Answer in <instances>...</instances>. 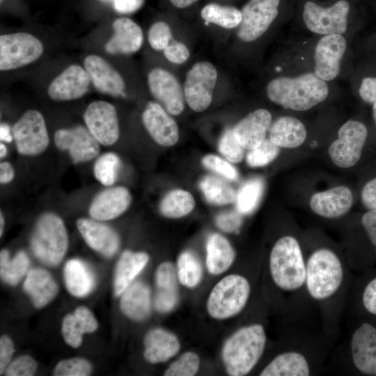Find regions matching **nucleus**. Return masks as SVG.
<instances>
[{
	"mask_svg": "<svg viewBox=\"0 0 376 376\" xmlns=\"http://www.w3.org/2000/svg\"><path fill=\"white\" fill-rule=\"evenodd\" d=\"M24 289L37 308L52 301L58 292V286L50 274L42 269H33L27 274Z\"/></svg>",
	"mask_w": 376,
	"mask_h": 376,
	"instance_id": "7c9ffc66",
	"label": "nucleus"
},
{
	"mask_svg": "<svg viewBox=\"0 0 376 376\" xmlns=\"http://www.w3.org/2000/svg\"><path fill=\"white\" fill-rule=\"evenodd\" d=\"M346 40L340 34L327 35L315 49L314 73L323 81L335 79L340 72V60L346 50Z\"/></svg>",
	"mask_w": 376,
	"mask_h": 376,
	"instance_id": "f3484780",
	"label": "nucleus"
},
{
	"mask_svg": "<svg viewBox=\"0 0 376 376\" xmlns=\"http://www.w3.org/2000/svg\"><path fill=\"white\" fill-rule=\"evenodd\" d=\"M205 167L210 169L230 180H236L238 173L229 162L214 155H207L202 159Z\"/></svg>",
	"mask_w": 376,
	"mask_h": 376,
	"instance_id": "8fccbe9b",
	"label": "nucleus"
},
{
	"mask_svg": "<svg viewBox=\"0 0 376 376\" xmlns=\"http://www.w3.org/2000/svg\"><path fill=\"white\" fill-rule=\"evenodd\" d=\"M264 190V182L256 178L246 182L236 195L237 210L242 214L253 212L258 205Z\"/></svg>",
	"mask_w": 376,
	"mask_h": 376,
	"instance_id": "58836bf2",
	"label": "nucleus"
},
{
	"mask_svg": "<svg viewBox=\"0 0 376 376\" xmlns=\"http://www.w3.org/2000/svg\"><path fill=\"white\" fill-rule=\"evenodd\" d=\"M97 328V322L92 312L85 306H79L74 314H68L63 318L62 334L67 344L78 347L82 343V335L92 333Z\"/></svg>",
	"mask_w": 376,
	"mask_h": 376,
	"instance_id": "c85d7f7f",
	"label": "nucleus"
},
{
	"mask_svg": "<svg viewBox=\"0 0 376 376\" xmlns=\"http://www.w3.org/2000/svg\"><path fill=\"white\" fill-rule=\"evenodd\" d=\"M271 123L270 112L265 109H258L239 121L232 130L241 146L250 150L258 146L265 139Z\"/></svg>",
	"mask_w": 376,
	"mask_h": 376,
	"instance_id": "5701e85b",
	"label": "nucleus"
},
{
	"mask_svg": "<svg viewBox=\"0 0 376 376\" xmlns=\"http://www.w3.org/2000/svg\"><path fill=\"white\" fill-rule=\"evenodd\" d=\"M361 224L376 249V210L366 212L361 218Z\"/></svg>",
	"mask_w": 376,
	"mask_h": 376,
	"instance_id": "bf43d9fd",
	"label": "nucleus"
},
{
	"mask_svg": "<svg viewBox=\"0 0 376 376\" xmlns=\"http://www.w3.org/2000/svg\"><path fill=\"white\" fill-rule=\"evenodd\" d=\"M280 147L269 139H265L258 146L250 150L246 162L251 167L264 166L272 162L279 155Z\"/></svg>",
	"mask_w": 376,
	"mask_h": 376,
	"instance_id": "37998d69",
	"label": "nucleus"
},
{
	"mask_svg": "<svg viewBox=\"0 0 376 376\" xmlns=\"http://www.w3.org/2000/svg\"><path fill=\"white\" fill-rule=\"evenodd\" d=\"M251 292L248 280L239 274H230L212 289L207 301L209 315L217 320L232 318L245 307Z\"/></svg>",
	"mask_w": 376,
	"mask_h": 376,
	"instance_id": "423d86ee",
	"label": "nucleus"
},
{
	"mask_svg": "<svg viewBox=\"0 0 376 376\" xmlns=\"http://www.w3.org/2000/svg\"><path fill=\"white\" fill-rule=\"evenodd\" d=\"M172 5L178 8H185L190 6L198 0H169Z\"/></svg>",
	"mask_w": 376,
	"mask_h": 376,
	"instance_id": "e2e57ef3",
	"label": "nucleus"
},
{
	"mask_svg": "<svg viewBox=\"0 0 376 376\" xmlns=\"http://www.w3.org/2000/svg\"><path fill=\"white\" fill-rule=\"evenodd\" d=\"M350 4L340 0L328 8L306 1L304 6L303 19L312 32L322 35L343 34L347 27V17Z\"/></svg>",
	"mask_w": 376,
	"mask_h": 376,
	"instance_id": "9b49d317",
	"label": "nucleus"
},
{
	"mask_svg": "<svg viewBox=\"0 0 376 376\" xmlns=\"http://www.w3.org/2000/svg\"><path fill=\"white\" fill-rule=\"evenodd\" d=\"M350 347L355 367L362 373L376 375V328L362 324L353 333Z\"/></svg>",
	"mask_w": 376,
	"mask_h": 376,
	"instance_id": "412c9836",
	"label": "nucleus"
},
{
	"mask_svg": "<svg viewBox=\"0 0 376 376\" xmlns=\"http://www.w3.org/2000/svg\"><path fill=\"white\" fill-rule=\"evenodd\" d=\"M310 367L306 357L297 352H286L274 357L260 373V376H308Z\"/></svg>",
	"mask_w": 376,
	"mask_h": 376,
	"instance_id": "72a5a7b5",
	"label": "nucleus"
},
{
	"mask_svg": "<svg viewBox=\"0 0 376 376\" xmlns=\"http://www.w3.org/2000/svg\"><path fill=\"white\" fill-rule=\"evenodd\" d=\"M83 65L98 92L114 97L124 94L126 86L123 77L105 58L89 54L85 57Z\"/></svg>",
	"mask_w": 376,
	"mask_h": 376,
	"instance_id": "a211bd4d",
	"label": "nucleus"
},
{
	"mask_svg": "<svg viewBox=\"0 0 376 376\" xmlns=\"http://www.w3.org/2000/svg\"><path fill=\"white\" fill-rule=\"evenodd\" d=\"M14 177V171L8 162H2L0 164V182L2 184L10 182Z\"/></svg>",
	"mask_w": 376,
	"mask_h": 376,
	"instance_id": "052dcab7",
	"label": "nucleus"
},
{
	"mask_svg": "<svg viewBox=\"0 0 376 376\" xmlns=\"http://www.w3.org/2000/svg\"><path fill=\"white\" fill-rule=\"evenodd\" d=\"M362 299L366 309L369 313L376 315V278L366 285Z\"/></svg>",
	"mask_w": 376,
	"mask_h": 376,
	"instance_id": "13d9d810",
	"label": "nucleus"
},
{
	"mask_svg": "<svg viewBox=\"0 0 376 376\" xmlns=\"http://www.w3.org/2000/svg\"><path fill=\"white\" fill-rule=\"evenodd\" d=\"M68 246V233L61 218L52 213L42 214L31 240L35 256L46 265H56L65 256Z\"/></svg>",
	"mask_w": 376,
	"mask_h": 376,
	"instance_id": "39448f33",
	"label": "nucleus"
},
{
	"mask_svg": "<svg viewBox=\"0 0 376 376\" xmlns=\"http://www.w3.org/2000/svg\"><path fill=\"white\" fill-rule=\"evenodd\" d=\"M132 197L127 188L116 187L100 193L92 202L89 213L95 219L106 221L122 214L130 206Z\"/></svg>",
	"mask_w": 376,
	"mask_h": 376,
	"instance_id": "b1692460",
	"label": "nucleus"
},
{
	"mask_svg": "<svg viewBox=\"0 0 376 376\" xmlns=\"http://www.w3.org/2000/svg\"><path fill=\"white\" fill-rule=\"evenodd\" d=\"M97 6L120 15L132 14L143 6L145 0H91Z\"/></svg>",
	"mask_w": 376,
	"mask_h": 376,
	"instance_id": "09e8293b",
	"label": "nucleus"
},
{
	"mask_svg": "<svg viewBox=\"0 0 376 376\" xmlns=\"http://www.w3.org/2000/svg\"><path fill=\"white\" fill-rule=\"evenodd\" d=\"M219 152L229 162H240L244 157V148L236 139L233 130L227 129L219 141Z\"/></svg>",
	"mask_w": 376,
	"mask_h": 376,
	"instance_id": "a18cd8bd",
	"label": "nucleus"
},
{
	"mask_svg": "<svg viewBox=\"0 0 376 376\" xmlns=\"http://www.w3.org/2000/svg\"><path fill=\"white\" fill-rule=\"evenodd\" d=\"M141 118L146 130L159 145L169 147L178 141V125L160 104L148 102Z\"/></svg>",
	"mask_w": 376,
	"mask_h": 376,
	"instance_id": "6ab92c4d",
	"label": "nucleus"
},
{
	"mask_svg": "<svg viewBox=\"0 0 376 376\" xmlns=\"http://www.w3.org/2000/svg\"><path fill=\"white\" fill-rule=\"evenodd\" d=\"M145 359L151 363L167 361L180 349L178 338L172 333L159 328L150 331L144 338Z\"/></svg>",
	"mask_w": 376,
	"mask_h": 376,
	"instance_id": "bb28decb",
	"label": "nucleus"
},
{
	"mask_svg": "<svg viewBox=\"0 0 376 376\" xmlns=\"http://www.w3.org/2000/svg\"><path fill=\"white\" fill-rule=\"evenodd\" d=\"M268 98L274 103L295 111H306L323 102L329 88L315 73L296 77H281L271 80L266 88Z\"/></svg>",
	"mask_w": 376,
	"mask_h": 376,
	"instance_id": "f257e3e1",
	"label": "nucleus"
},
{
	"mask_svg": "<svg viewBox=\"0 0 376 376\" xmlns=\"http://www.w3.org/2000/svg\"><path fill=\"white\" fill-rule=\"evenodd\" d=\"M306 135L304 124L292 116L280 117L269 129V139L280 148L299 147L306 140Z\"/></svg>",
	"mask_w": 376,
	"mask_h": 376,
	"instance_id": "cd10ccee",
	"label": "nucleus"
},
{
	"mask_svg": "<svg viewBox=\"0 0 376 376\" xmlns=\"http://www.w3.org/2000/svg\"><path fill=\"white\" fill-rule=\"evenodd\" d=\"M269 272L275 285L285 291H295L306 282V263L296 238L279 239L269 255Z\"/></svg>",
	"mask_w": 376,
	"mask_h": 376,
	"instance_id": "7ed1b4c3",
	"label": "nucleus"
},
{
	"mask_svg": "<svg viewBox=\"0 0 376 376\" xmlns=\"http://www.w3.org/2000/svg\"><path fill=\"white\" fill-rule=\"evenodd\" d=\"M149 260L144 252L125 251L119 259L114 276L113 291L116 296L121 295L143 269Z\"/></svg>",
	"mask_w": 376,
	"mask_h": 376,
	"instance_id": "c756f323",
	"label": "nucleus"
},
{
	"mask_svg": "<svg viewBox=\"0 0 376 376\" xmlns=\"http://www.w3.org/2000/svg\"><path fill=\"white\" fill-rule=\"evenodd\" d=\"M172 40V31L166 22L157 21L153 23L149 28L148 40L153 49L163 51L170 44Z\"/></svg>",
	"mask_w": 376,
	"mask_h": 376,
	"instance_id": "de8ad7c7",
	"label": "nucleus"
},
{
	"mask_svg": "<svg viewBox=\"0 0 376 376\" xmlns=\"http://www.w3.org/2000/svg\"><path fill=\"white\" fill-rule=\"evenodd\" d=\"M206 266L214 275L226 272L233 263L235 253L228 240L219 233L211 234L206 244Z\"/></svg>",
	"mask_w": 376,
	"mask_h": 376,
	"instance_id": "473e14b6",
	"label": "nucleus"
},
{
	"mask_svg": "<svg viewBox=\"0 0 376 376\" xmlns=\"http://www.w3.org/2000/svg\"><path fill=\"white\" fill-rule=\"evenodd\" d=\"M177 272L172 263L164 262L157 269L155 274L156 292L155 308L161 313L172 311L178 301Z\"/></svg>",
	"mask_w": 376,
	"mask_h": 376,
	"instance_id": "a878e982",
	"label": "nucleus"
},
{
	"mask_svg": "<svg viewBox=\"0 0 376 376\" xmlns=\"http://www.w3.org/2000/svg\"><path fill=\"white\" fill-rule=\"evenodd\" d=\"M163 52L165 58L169 62L178 65L185 63L190 55L188 47L184 43L173 39L163 50Z\"/></svg>",
	"mask_w": 376,
	"mask_h": 376,
	"instance_id": "603ef678",
	"label": "nucleus"
},
{
	"mask_svg": "<svg viewBox=\"0 0 376 376\" xmlns=\"http://www.w3.org/2000/svg\"><path fill=\"white\" fill-rule=\"evenodd\" d=\"M266 334L260 324L243 327L225 342L222 360L227 373L243 376L251 371L261 358L266 345Z\"/></svg>",
	"mask_w": 376,
	"mask_h": 376,
	"instance_id": "f03ea898",
	"label": "nucleus"
},
{
	"mask_svg": "<svg viewBox=\"0 0 376 376\" xmlns=\"http://www.w3.org/2000/svg\"><path fill=\"white\" fill-rule=\"evenodd\" d=\"M77 226L88 245L105 256H113L119 246V238L110 227L89 219H79Z\"/></svg>",
	"mask_w": 376,
	"mask_h": 376,
	"instance_id": "393cba45",
	"label": "nucleus"
},
{
	"mask_svg": "<svg viewBox=\"0 0 376 376\" xmlns=\"http://www.w3.org/2000/svg\"><path fill=\"white\" fill-rule=\"evenodd\" d=\"M120 161L117 155L107 152L101 155L94 165L96 179L105 186L113 185L116 180Z\"/></svg>",
	"mask_w": 376,
	"mask_h": 376,
	"instance_id": "79ce46f5",
	"label": "nucleus"
},
{
	"mask_svg": "<svg viewBox=\"0 0 376 376\" xmlns=\"http://www.w3.org/2000/svg\"><path fill=\"white\" fill-rule=\"evenodd\" d=\"M218 73L215 66L208 61H199L187 73L184 84V96L189 108L202 112L210 105Z\"/></svg>",
	"mask_w": 376,
	"mask_h": 376,
	"instance_id": "6e6552de",
	"label": "nucleus"
},
{
	"mask_svg": "<svg viewBox=\"0 0 376 376\" xmlns=\"http://www.w3.org/2000/svg\"><path fill=\"white\" fill-rule=\"evenodd\" d=\"M200 366L199 357L194 352H187L173 361L164 372L166 376H193Z\"/></svg>",
	"mask_w": 376,
	"mask_h": 376,
	"instance_id": "c03bdc74",
	"label": "nucleus"
},
{
	"mask_svg": "<svg viewBox=\"0 0 376 376\" xmlns=\"http://www.w3.org/2000/svg\"><path fill=\"white\" fill-rule=\"evenodd\" d=\"M120 309L130 318L141 321L149 314L150 309V292L142 282L132 283L122 294Z\"/></svg>",
	"mask_w": 376,
	"mask_h": 376,
	"instance_id": "2f4dec72",
	"label": "nucleus"
},
{
	"mask_svg": "<svg viewBox=\"0 0 376 376\" xmlns=\"http://www.w3.org/2000/svg\"><path fill=\"white\" fill-rule=\"evenodd\" d=\"M91 363L81 358H72L59 361L54 370L55 376H86L91 373Z\"/></svg>",
	"mask_w": 376,
	"mask_h": 376,
	"instance_id": "49530a36",
	"label": "nucleus"
},
{
	"mask_svg": "<svg viewBox=\"0 0 376 376\" xmlns=\"http://www.w3.org/2000/svg\"><path fill=\"white\" fill-rule=\"evenodd\" d=\"M176 272L179 282L189 288L196 287L202 279L201 265L196 256L189 251L179 256Z\"/></svg>",
	"mask_w": 376,
	"mask_h": 376,
	"instance_id": "ea45409f",
	"label": "nucleus"
},
{
	"mask_svg": "<svg viewBox=\"0 0 376 376\" xmlns=\"http://www.w3.org/2000/svg\"><path fill=\"white\" fill-rule=\"evenodd\" d=\"M54 142L58 148L69 152L75 164L94 159L100 150L99 142L83 126L58 130Z\"/></svg>",
	"mask_w": 376,
	"mask_h": 376,
	"instance_id": "dca6fc26",
	"label": "nucleus"
},
{
	"mask_svg": "<svg viewBox=\"0 0 376 376\" xmlns=\"http://www.w3.org/2000/svg\"><path fill=\"white\" fill-rule=\"evenodd\" d=\"M26 254L20 251L12 260L6 250L0 253V274L1 279L10 285H16L24 275L29 266Z\"/></svg>",
	"mask_w": 376,
	"mask_h": 376,
	"instance_id": "a19ab883",
	"label": "nucleus"
},
{
	"mask_svg": "<svg viewBox=\"0 0 376 376\" xmlns=\"http://www.w3.org/2000/svg\"><path fill=\"white\" fill-rule=\"evenodd\" d=\"M373 117L375 118V120L376 122V102L373 103Z\"/></svg>",
	"mask_w": 376,
	"mask_h": 376,
	"instance_id": "338daca9",
	"label": "nucleus"
},
{
	"mask_svg": "<svg viewBox=\"0 0 376 376\" xmlns=\"http://www.w3.org/2000/svg\"><path fill=\"white\" fill-rule=\"evenodd\" d=\"M0 139L1 141L9 143L13 140L9 127L6 124H1L0 126Z\"/></svg>",
	"mask_w": 376,
	"mask_h": 376,
	"instance_id": "680f3d73",
	"label": "nucleus"
},
{
	"mask_svg": "<svg viewBox=\"0 0 376 376\" xmlns=\"http://www.w3.org/2000/svg\"><path fill=\"white\" fill-rule=\"evenodd\" d=\"M37 370L35 360L28 355L21 356L12 362L6 370L7 376H31Z\"/></svg>",
	"mask_w": 376,
	"mask_h": 376,
	"instance_id": "3c124183",
	"label": "nucleus"
},
{
	"mask_svg": "<svg viewBox=\"0 0 376 376\" xmlns=\"http://www.w3.org/2000/svg\"><path fill=\"white\" fill-rule=\"evenodd\" d=\"M201 16L206 22L225 29H233L240 26L242 19V11L237 8L217 3L205 6L201 11Z\"/></svg>",
	"mask_w": 376,
	"mask_h": 376,
	"instance_id": "e433bc0d",
	"label": "nucleus"
},
{
	"mask_svg": "<svg viewBox=\"0 0 376 376\" xmlns=\"http://www.w3.org/2000/svg\"><path fill=\"white\" fill-rule=\"evenodd\" d=\"M368 131L357 120H349L339 129L338 139L329 148V155L337 166L347 169L354 166L360 159Z\"/></svg>",
	"mask_w": 376,
	"mask_h": 376,
	"instance_id": "1a4fd4ad",
	"label": "nucleus"
},
{
	"mask_svg": "<svg viewBox=\"0 0 376 376\" xmlns=\"http://www.w3.org/2000/svg\"><path fill=\"white\" fill-rule=\"evenodd\" d=\"M359 93L363 101L373 104L376 102V77L363 78Z\"/></svg>",
	"mask_w": 376,
	"mask_h": 376,
	"instance_id": "5fc2aeb1",
	"label": "nucleus"
},
{
	"mask_svg": "<svg viewBox=\"0 0 376 376\" xmlns=\"http://www.w3.org/2000/svg\"><path fill=\"white\" fill-rule=\"evenodd\" d=\"M3 224H4L3 217L2 214L1 213V217H0V235L1 236L2 235V233H3Z\"/></svg>",
	"mask_w": 376,
	"mask_h": 376,
	"instance_id": "69168bd1",
	"label": "nucleus"
},
{
	"mask_svg": "<svg viewBox=\"0 0 376 376\" xmlns=\"http://www.w3.org/2000/svg\"><path fill=\"white\" fill-rule=\"evenodd\" d=\"M280 0H250L242 10L238 38L252 42L264 34L278 15Z\"/></svg>",
	"mask_w": 376,
	"mask_h": 376,
	"instance_id": "f8f14e48",
	"label": "nucleus"
},
{
	"mask_svg": "<svg viewBox=\"0 0 376 376\" xmlns=\"http://www.w3.org/2000/svg\"><path fill=\"white\" fill-rule=\"evenodd\" d=\"M63 272L66 288L71 295L78 297H84L93 288L94 276L82 261L77 259L68 260Z\"/></svg>",
	"mask_w": 376,
	"mask_h": 376,
	"instance_id": "f704fd0d",
	"label": "nucleus"
},
{
	"mask_svg": "<svg viewBox=\"0 0 376 376\" xmlns=\"http://www.w3.org/2000/svg\"><path fill=\"white\" fill-rule=\"evenodd\" d=\"M44 52L42 41L28 32L0 36V70H16L37 61Z\"/></svg>",
	"mask_w": 376,
	"mask_h": 376,
	"instance_id": "0eeeda50",
	"label": "nucleus"
},
{
	"mask_svg": "<svg viewBox=\"0 0 376 376\" xmlns=\"http://www.w3.org/2000/svg\"><path fill=\"white\" fill-rule=\"evenodd\" d=\"M343 267L331 250H315L306 263V285L312 298L324 300L333 296L343 280Z\"/></svg>",
	"mask_w": 376,
	"mask_h": 376,
	"instance_id": "20e7f679",
	"label": "nucleus"
},
{
	"mask_svg": "<svg viewBox=\"0 0 376 376\" xmlns=\"http://www.w3.org/2000/svg\"><path fill=\"white\" fill-rule=\"evenodd\" d=\"M84 119L87 129L104 146L115 143L119 137V124L116 107L109 102L96 100L86 107Z\"/></svg>",
	"mask_w": 376,
	"mask_h": 376,
	"instance_id": "ddd939ff",
	"label": "nucleus"
},
{
	"mask_svg": "<svg viewBox=\"0 0 376 376\" xmlns=\"http://www.w3.org/2000/svg\"><path fill=\"white\" fill-rule=\"evenodd\" d=\"M13 136L18 152L37 155L48 146L49 138L43 116L35 109L25 111L13 127Z\"/></svg>",
	"mask_w": 376,
	"mask_h": 376,
	"instance_id": "9d476101",
	"label": "nucleus"
},
{
	"mask_svg": "<svg viewBox=\"0 0 376 376\" xmlns=\"http://www.w3.org/2000/svg\"><path fill=\"white\" fill-rule=\"evenodd\" d=\"M216 224L224 232L237 231L242 224V214L237 210L221 213L216 219Z\"/></svg>",
	"mask_w": 376,
	"mask_h": 376,
	"instance_id": "864d4df0",
	"label": "nucleus"
},
{
	"mask_svg": "<svg viewBox=\"0 0 376 376\" xmlns=\"http://www.w3.org/2000/svg\"><path fill=\"white\" fill-rule=\"evenodd\" d=\"M361 201L364 206L370 210H376V178L368 181L363 187Z\"/></svg>",
	"mask_w": 376,
	"mask_h": 376,
	"instance_id": "6e6d98bb",
	"label": "nucleus"
},
{
	"mask_svg": "<svg viewBox=\"0 0 376 376\" xmlns=\"http://www.w3.org/2000/svg\"><path fill=\"white\" fill-rule=\"evenodd\" d=\"M6 153H7V149H6V146L3 143H1V144H0V157H1V158L4 157L6 156Z\"/></svg>",
	"mask_w": 376,
	"mask_h": 376,
	"instance_id": "0e129e2a",
	"label": "nucleus"
},
{
	"mask_svg": "<svg viewBox=\"0 0 376 376\" xmlns=\"http://www.w3.org/2000/svg\"><path fill=\"white\" fill-rule=\"evenodd\" d=\"M91 85L90 77L84 65L73 63L52 80L47 93L49 98L54 101H71L86 95Z\"/></svg>",
	"mask_w": 376,
	"mask_h": 376,
	"instance_id": "2eb2a0df",
	"label": "nucleus"
},
{
	"mask_svg": "<svg viewBox=\"0 0 376 376\" xmlns=\"http://www.w3.org/2000/svg\"><path fill=\"white\" fill-rule=\"evenodd\" d=\"M13 352L12 340L6 336H1L0 339V375H2L9 363Z\"/></svg>",
	"mask_w": 376,
	"mask_h": 376,
	"instance_id": "4d7b16f0",
	"label": "nucleus"
},
{
	"mask_svg": "<svg viewBox=\"0 0 376 376\" xmlns=\"http://www.w3.org/2000/svg\"><path fill=\"white\" fill-rule=\"evenodd\" d=\"M149 91L155 100L171 115L180 114L185 108V96L176 77L161 68L152 69L147 76Z\"/></svg>",
	"mask_w": 376,
	"mask_h": 376,
	"instance_id": "4468645a",
	"label": "nucleus"
},
{
	"mask_svg": "<svg viewBox=\"0 0 376 376\" xmlns=\"http://www.w3.org/2000/svg\"><path fill=\"white\" fill-rule=\"evenodd\" d=\"M353 196L346 186L340 185L314 194L310 199V207L316 214L335 219L346 214L352 207Z\"/></svg>",
	"mask_w": 376,
	"mask_h": 376,
	"instance_id": "4be33fe9",
	"label": "nucleus"
},
{
	"mask_svg": "<svg viewBox=\"0 0 376 376\" xmlns=\"http://www.w3.org/2000/svg\"><path fill=\"white\" fill-rule=\"evenodd\" d=\"M113 35L104 45L105 51L112 55H129L138 52L143 43L141 26L132 19L121 16L111 24Z\"/></svg>",
	"mask_w": 376,
	"mask_h": 376,
	"instance_id": "aec40b11",
	"label": "nucleus"
},
{
	"mask_svg": "<svg viewBox=\"0 0 376 376\" xmlns=\"http://www.w3.org/2000/svg\"><path fill=\"white\" fill-rule=\"evenodd\" d=\"M199 185L206 200L212 204L226 205L235 202V191L219 178L207 175L202 179Z\"/></svg>",
	"mask_w": 376,
	"mask_h": 376,
	"instance_id": "4c0bfd02",
	"label": "nucleus"
},
{
	"mask_svg": "<svg viewBox=\"0 0 376 376\" xmlns=\"http://www.w3.org/2000/svg\"><path fill=\"white\" fill-rule=\"evenodd\" d=\"M195 206V200L188 191L174 189L169 191L160 203V212L169 218L177 219L189 214Z\"/></svg>",
	"mask_w": 376,
	"mask_h": 376,
	"instance_id": "c9c22d12",
	"label": "nucleus"
}]
</instances>
